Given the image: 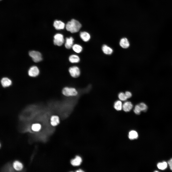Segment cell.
Here are the masks:
<instances>
[{"mask_svg":"<svg viewBox=\"0 0 172 172\" xmlns=\"http://www.w3.org/2000/svg\"><path fill=\"white\" fill-rule=\"evenodd\" d=\"M81 27V25L78 21L74 19L68 22L65 26L66 30L72 33L78 32Z\"/></svg>","mask_w":172,"mask_h":172,"instance_id":"6da1fadb","label":"cell"},{"mask_svg":"<svg viewBox=\"0 0 172 172\" xmlns=\"http://www.w3.org/2000/svg\"><path fill=\"white\" fill-rule=\"evenodd\" d=\"M62 92L64 95L67 97L75 96L78 94L76 90L72 87H65L63 89Z\"/></svg>","mask_w":172,"mask_h":172,"instance_id":"7a4b0ae2","label":"cell"},{"mask_svg":"<svg viewBox=\"0 0 172 172\" xmlns=\"http://www.w3.org/2000/svg\"><path fill=\"white\" fill-rule=\"evenodd\" d=\"M29 54L35 62H39L42 60V55L38 51L34 50L30 51L29 52Z\"/></svg>","mask_w":172,"mask_h":172,"instance_id":"3957f363","label":"cell"},{"mask_svg":"<svg viewBox=\"0 0 172 172\" xmlns=\"http://www.w3.org/2000/svg\"><path fill=\"white\" fill-rule=\"evenodd\" d=\"M54 43L55 45L59 46L62 45L64 42L63 35L60 33H57L54 36Z\"/></svg>","mask_w":172,"mask_h":172,"instance_id":"277c9868","label":"cell"},{"mask_svg":"<svg viewBox=\"0 0 172 172\" xmlns=\"http://www.w3.org/2000/svg\"><path fill=\"white\" fill-rule=\"evenodd\" d=\"M69 71L71 76L74 78L77 77L80 75V72L79 69L76 66H73L70 68Z\"/></svg>","mask_w":172,"mask_h":172,"instance_id":"5b68a950","label":"cell"},{"mask_svg":"<svg viewBox=\"0 0 172 172\" xmlns=\"http://www.w3.org/2000/svg\"><path fill=\"white\" fill-rule=\"evenodd\" d=\"M39 70L38 68L36 66H33L31 67L29 69L28 73L31 76L35 77L39 74Z\"/></svg>","mask_w":172,"mask_h":172,"instance_id":"8992f818","label":"cell"},{"mask_svg":"<svg viewBox=\"0 0 172 172\" xmlns=\"http://www.w3.org/2000/svg\"><path fill=\"white\" fill-rule=\"evenodd\" d=\"M53 26L57 30L63 29L65 26L64 23L60 20H56L54 22Z\"/></svg>","mask_w":172,"mask_h":172,"instance_id":"52a82bcc","label":"cell"},{"mask_svg":"<svg viewBox=\"0 0 172 172\" xmlns=\"http://www.w3.org/2000/svg\"><path fill=\"white\" fill-rule=\"evenodd\" d=\"M133 106V105L131 102L126 101L123 105L122 109L126 112H129L132 109Z\"/></svg>","mask_w":172,"mask_h":172,"instance_id":"ba28073f","label":"cell"},{"mask_svg":"<svg viewBox=\"0 0 172 172\" xmlns=\"http://www.w3.org/2000/svg\"><path fill=\"white\" fill-rule=\"evenodd\" d=\"M74 41V39L72 37H70L69 38H66L65 44V48L68 49H70L73 46Z\"/></svg>","mask_w":172,"mask_h":172,"instance_id":"9c48e42d","label":"cell"},{"mask_svg":"<svg viewBox=\"0 0 172 172\" xmlns=\"http://www.w3.org/2000/svg\"><path fill=\"white\" fill-rule=\"evenodd\" d=\"M80 36L84 41L87 42L89 40L90 38V34L86 32H82L80 33Z\"/></svg>","mask_w":172,"mask_h":172,"instance_id":"30bf717a","label":"cell"},{"mask_svg":"<svg viewBox=\"0 0 172 172\" xmlns=\"http://www.w3.org/2000/svg\"><path fill=\"white\" fill-rule=\"evenodd\" d=\"M119 44L122 47L124 48H128L129 46V43L128 40L125 38H122L121 39Z\"/></svg>","mask_w":172,"mask_h":172,"instance_id":"8fae6325","label":"cell"},{"mask_svg":"<svg viewBox=\"0 0 172 172\" xmlns=\"http://www.w3.org/2000/svg\"><path fill=\"white\" fill-rule=\"evenodd\" d=\"M82 161L81 158L79 156H77L72 160L71 161V164L74 166H78L81 164Z\"/></svg>","mask_w":172,"mask_h":172,"instance_id":"7c38bea8","label":"cell"},{"mask_svg":"<svg viewBox=\"0 0 172 172\" xmlns=\"http://www.w3.org/2000/svg\"><path fill=\"white\" fill-rule=\"evenodd\" d=\"M51 124L53 126H55L59 123V117L56 115H53L51 116L50 118Z\"/></svg>","mask_w":172,"mask_h":172,"instance_id":"4fadbf2b","label":"cell"},{"mask_svg":"<svg viewBox=\"0 0 172 172\" xmlns=\"http://www.w3.org/2000/svg\"><path fill=\"white\" fill-rule=\"evenodd\" d=\"M1 82L2 86L4 87L9 86L11 84V80L7 77H4L2 78Z\"/></svg>","mask_w":172,"mask_h":172,"instance_id":"5bb4252c","label":"cell"},{"mask_svg":"<svg viewBox=\"0 0 172 172\" xmlns=\"http://www.w3.org/2000/svg\"><path fill=\"white\" fill-rule=\"evenodd\" d=\"M102 50L103 53L107 54H111L113 52V49L105 45H104L102 46Z\"/></svg>","mask_w":172,"mask_h":172,"instance_id":"9a60e30c","label":"cell"},{"mask_svg":"<svg viewBox=\"0 0 172 172\" xmlns=\"http://www.w3.org/2000/svg\"><path fill=\"white\" fill-rule=\"evenodd\" d=\"M69 60L71 63H77L79 62L80 59L78 56L74 54L71 55L70 56Z\"/></svg>","mask_w":172,"mask_h":172,"instance_id":"2e32d148","label":"cell"},{"mask_svg":"<svg viewBox=\"0 0 172 172\" xmlns=\"http://www.w3.org/2000/svg\"><path fill=\"white\" fill-rule=\"evenodd\" d=\"M13 167L15 170L17 171L21 170L23 168L22 164L18 161H15L13 163Z\"/></svg>","mask_w":172,"mask_h":172,"instance_id":"e0dca14e","label":"cell"},{"mask_svg":"<svg viewBox=\"0 0 172 172\" xmlns=\"http://www.w3.org/2000/svg\"><path fill=\"white\" fill-rule=\"evenodd\" d=\"M123 105L121 102L120 100H117L115 101L114 105V108L118 111L121 110L122 108Z\"/></svg>","mask_w":172,"mask_h":172,"instance_id":"ac0fdd59","label":"cell"},{"mask_svg":"<svg viewBox=\"0 0 172 172\" xmlns=\"http://www.w3.org/2000/svg\"><path fill=\"white\" fill-rule=\"evenodd\" d=\"M138 134L135 131H131L129 133L128 137L129 139L131 140H133L136 139L138 138Z\"/></svg>","mask_w":172,"mask_h":172,"instance_id":"d6986e66","label":"cell"},{"mask_svg":"<svg viewBox=\"0 0 172 172\" xmlns=\"http://www.w3.org/2000/svg\"><path fill=\"white\" fill-rule=\"evenodd\" d=\"M72 48L73 50L77 53H80L82 50V47L80 45L77 44L74 45Z\"/></svg>","mask_w":172,"mask_h":172,"instance_id":"ffe728a7","label":"cell"},{"mask_svg":"<svg viewBox=\"0 0 172 172\" xmlns=\"http://www.w3.org/2000/svg\"><path fill=\"white\" fill-rule=\"evenodd\" d=\"M157 166L158 168L161 170H164L167 167V164L165 161H163L161 162L158 163Z\"/></svg>","mask_w":172,"mask_h":172,"instance_id":"44dd1931","label":"cell"},{"mask_svg":"<svg viewBox=\"0 0 172 172\" xmlns=\"http://www.w3.org/2000/svg\"><path fill=\"white\" fill-rule=\"evenodd\" d=\"M41 126L39 124L36 123L33 124L32 126V130L36 132L39 131L41 129Z\"/></svg>","mask_w":172,"mask_h":172,"instance_id":"7402d4cb","label":"cell"},{"mask_svg":"<svg viewBox=\"0 0 172 172\" xmlns=\"http://www.w3.org/2000/svg\"><path fill=\"white\" fill-rule=\"evenodd\" d=\"M134 111L136 114L139 115L140 114L142 110L139 104L135 106L134 109Z\"/></svg>","mask_w":172,"mask_h":172,"instance_id":"603a6c76","label":"cell"},{"mask_svg":"<svg viewBox=\"0 0 172 172\" xmlns=\"http://www.w3.org/2000/svg\"><path fill=\"white\" fill-rule=\"evenodd\" d=\"M118 97L119 99L123 101H126L127 98L125 93L122 92H120L118 94Z\"/></svg>","mask_w":172,"mask_h":172,"instance_id":"cb8c5ba5","label":"cell"},{"mask_svg":"<svg viewBox=\"0 0 172 172\" xmlns=\"http://www.w3.org/2000/svg\"><path fill=\"white\" fill-rule=\"evenodd\" d=\"M140 107L142 111L146 112L147 110L148 107L147 105L144 102H141L139 104Z\"/></svg>","mask_w":172,"mask_h":172,"instance_id":"d4e9b609","label":"cell"},{"mask_svg":"<svg viewBox=\"0 0 172 172\" xmlns=\"http://www.w3.org/2000/svg\"><path fill=\"white\" fill-rule=\"evenodd\" d=\"M125 93L127 98H130L132 96V93L130 91H126Z\"/></svg>","mask_w":172,"mask_h":172,"instance_id":"484cf974","label":"cell"},{"mask_svg":"<svg viewBox=\"0 0 172 172\" xmlns=\"http://www.w3.org/2000/svg\"><path fill=\"white\" fill-rule=\"evenodd\" d=\"M171 170L172 171V158L168 162Z\"/></svg>","mask_w":172,"mask_h":172,"instance_id":"4316f807","label":"cell"},{"mask_svg":"<svg viewBox=\"0 0 172 172\" xmlns=\"http://www.w3.org/2000/svg\"><path fill=\"white\" fill-rule=\"evenodd\" d=\"M77 172H83V171H82L80 169V170H78V171H77Z\"/></svg>","mask_w":172,"mask_h":172,"instance_id":"83f0119b","label":"cell"},{"mask_svg":"<svg viewBox=\"0 0 172 172\" xmlns=\"http://www.w3.org/2000/svg\"><path fill=\"white\" fill-rule=\"evenodd\" d=\"M158 171H155V172H158Z\"/></svg>","mask_w":172,"mask_h":172,"instance_id":"f1b7e54d","label":"cell"}]
</instances>
